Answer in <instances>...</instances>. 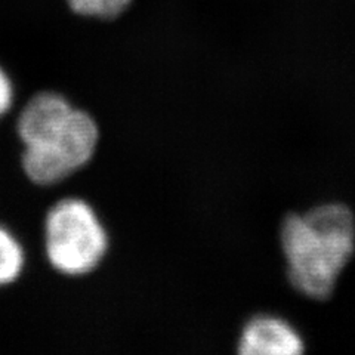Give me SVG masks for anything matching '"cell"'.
<instances>
[{
    "label": "cell",
    "instance_id": "obj_1",
    "mask_svg": "<svg viewBox=\"0 0 355 355\" xmlns=\"http://www.w3.org/2000/svg\"><path fill=\"white\" fill-rule=\"evenodd\" d=\"M287 279L299 293L326 299L355 252V218L342 203L288 215L280 231Z\"/></svg>",
    "mask_w": 355,
    "mask_h": 355
},
{
    "label": "cell",
    "instance_id": "obj_2",
    "mask_svg": "<svg viewBox=\"0 0 355 355\" xmlns=\"http://www.w3.org/2000/svg\"><path fill=\"white\" fill-rule=\"evenodd\" d=\"M18 135L26 150L22 164L39 185L57 184L94 157L99 130L91 114L57 94H40L22 110Z\"/></svg>",
    "mask_w": 355,
    "mask_h": 355
},
{
    "label": "cell",
    "instance_id": "obj_3",
    "mask_svg": "<svg viewBox=\"0 0 355 355\" xmlns=\"http://www.w3.org/2000/svg\"><path fill=\"white\" fill-rule=\"evenodd\" d=\"M108 250V234L95 210L83 200H64L46 219V253L67 275L92 272Z\"/></svg>",
    "mask_w": 355,
    "mask_h": 355
},
{
    "label": "cell",
    "instance_id": "obj_4",
    "mask_svg": "<svg viewBox=\"0 0 355 355\" xmlns=\"http://www.w3.org/2000/svg\"><path fill=\"white\" fill-rule=\"evenodd\" d=\"M237 343L241 355H297L305 349L297 330L288 321L271 314L248 320Z\"/></svg>",
    "mask_w": 355,
    "mask_h": 355
},
{
    "label": "cell",
    "instance_id": "obj_5",
    "mask_svg": "<svg viewBox=\"0 0 355 355\" xmlns=\"http://www.w3.org/2000/svg\"><path fill=\"white\" fill-rule=\"evenodd\" d=\"M24 268V250L15 237L0 228V286L14 283Z\"/></svg>",
    "mask_w": 355,
    "mask_h": 355
},
{
    "label": "cell",
    "instance_id": "obj_6",
    "mask_svg": "<svg viewBox=\"0 0 355 355\" xmlns=\"http://www.w3.org/2000/svg\"><path fill=\"white\" fill-rule=\"evenodd\" d=\"M67 2L77 15L111 21L126 14L133 0H67Z\"/></svg>",
    "mask_w": 355,
    "mask_h": 355
},
{
    "label": "cell",
    "instance_id": "obj_7",
    "mask_svg": "<svg viewBox=\"0 0 355 355\" xmlns=\"http://www.w3.org/2000/svg\"><path fill=\"white\" fill-rule=\"evenodd\" d=\"M14 99V89L6 73L0 69V117L12 105Z\"/></svg>",
    "mask_w": 355,
    "mask_h": 355
}]
</instances>
